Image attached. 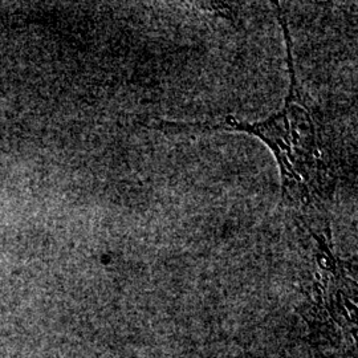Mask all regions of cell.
I'll list each match as a JSON object with an SVG mask.
<instances>
[{"mask_svg":"<svg viewBox=\"0 0 358 358\" xmlns=\"http://www.w3.org/2000/svg\"><path fill=\"white\" fill-rule=\"evenodd\" d=\"M282 23L285 43L287 62L291 73V87L282 112L257 124H247L227 117L220 122H206L192 127H178L173 122L157 121L153 128L201 129V130H229L254 134L268 145L280 167L282 198L296 208H308L320 205L332 192L336 176L329 164L331 154L324 142V128L320 115L312 106L300 88L294 75L292 43L287 20L282 10L276 7Z\"/></svg>","mask_w":358,"mask_h":358,"instance_id":"cell-1","label":"cell"}]
</instances>
